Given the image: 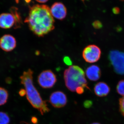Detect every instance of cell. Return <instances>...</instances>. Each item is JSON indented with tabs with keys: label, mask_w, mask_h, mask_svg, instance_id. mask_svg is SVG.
<instances>
[{
	"label": "cell",
	"mask_w": 124,
	"mask_h": 124,
	"mask_svg": "<svg viewBox=\"0 0 124 124\" xmlns=\"http://www.w3.org/2000/svg\"><path fill=\"white\" fill-rule=\"evenodd\" d=\"M9 122V117L7 113L0 112V124H8Z\"/></svg>",
	"instance_id": "5bb4252c"
},
{
	"label": "cell",
	"mask_w": 124,
	"mask_h": 124,
	"mask_svg": "<svg viewBox=\"0 0 124 124\" xmlns=\"http://www.w3.org/2000/svg\"><path fill=\"white\" fill-rule=\"evenodd\" d=\"M50 11L53 16L59 20H63L67 16L66 8L61 2L54 3L51 7Z\"/></svg>",
	"instance_id": "30bf717a"
},
{
	"label": "cell",
	"mask_w": 124,
	"mask_h": 124,
	"mask_svg": "<svg viewBox=\"0 0 124 124\" xmlns=\"http://www.w3.org/2000/svg\"><path fill=\"white\" fill-rule=\"evenodd\" d=\"M101 54V50L99 47L95 45H89L84 49L82 57L85 62L93 63L99 60Z\"/></svg>",
	"instance_id": "52a82bcc"
},
{
	"label": "cell",
	"mask_w": 124,
	"mask_h": 124,
	"mask_svg": "<svg viewBox=\"0 0 124 124\" xmlns=\"http://www.w3.org/2000/svg\"><path fill=\"white\" fill-rule=\"evenodd\" d=\"M56 76L52 71L48 70L43 71L38 76L39 85L43 88H52L57 82Z\"/></svg>",
	"instance_id": "8992f818"
},
{
	"label": "cell",
	"mask_w": 124,
	"mask_h": 124,
	"mask_svg": "<svg viewBox=\"0 0 124 124\" xmlns=\"http://www.w3.org/2000/svg\"><path fill=\"white\" fill-rule=\"evenodd\" d=\"M17 45L15 38L13 36L6 34L0 38V48L6 52H10L15 48Z\"/></svg>",
	"instance_id": "9c48e42d"
},
{
	"label": "cell",
	"mask_w": 124,
	"mask_h": 124,
	"mask_svg": "<svg viewBox=\"0 0 124 124\" xmlns=\"http://www.w3.org/2000/svg\"><path fill=\"white\" fill-rule=\"evenodd\" d=\"M81 0L83 1V2H84L85 0Z\"/></svg>",
	"instance_id": "83f0119b"
},
{
	"label": "cell",
	"mask_w": 124,
	"mask_h": 124,
	"mask_svg": "<svg viewBox=\"0 0 124 124\" xmlns=\"http://www.w3.org/2000/svg\"><path fill=\"white\" fill-rule=\"evenodd\" d=\"M19 93L21 97H23L26 95V93L25 89H22L19 90Z\"/></svg>",
	"instance_id": "7402d4cb"
},
{
	"label": "cell",
	"mask_w": 124,
	"mask_h": 124,
	"mask_svg": "<svg viewBox=\"0 0 124 124\" xmlns=\"http://www.w3.org/2000/svg\"><path fill=\"white\" fill-rule=\"evenodd\" d=\"M121 1H124V0H121Z\"/></svg>",
	"instance_id": "f1b7e54d"
},
{
	"label": "cell",
	"mask_w": 124,
	"mask_h": 124,
	"mask_svg": "<svg viewBox=\"0 0 124 124\" xmlns=\"http://www.w3.org/2000/svg\"><path fill=\"white\" fill-rule=\"evenodd\" d=\"M65 85L71 92H76L79 87L85 88L90 90L85 79L84 71L77 66H71L65 70L64 72Z\"/></svg>",
	"instance_id": "3957f363"
},
{
	"label": "cell",
	"mask_w": 124,
	"mask_h": 124,
	"mask_svg": "<svg viewBox=\"0 0 124 124\" xmlns=\"http://www.w3.org/2000/svg\"><path fill=\"white\" fill-rule=\"evenodd\" d=\"M119 110L121 114L124 116V96L121 98L119 100Z\"/></svg>",
	"instance_id": "2e32d148"
},
{
	"label": "cell",
	"mask_w": 124,
	"mask_h": 124,
	"mask_svg": "<svg viewBox=\"0 0 124 124\" xmlns=\"http://www.w3.org/2000/svg\"><path fill=\"white\" fill-rule=\"evenodd\" d=\"M22 20L19 13H5L0 15V28L8 29L13 27L17 29L21 27Z\"/></svg>",
	"instance_id": "277c9868"
},
{
	"label": "cell",
	"mask_w": 124,
	"mask_h": 124,
	"mask_svg": "<svg viewBox=\"0 0 124 124\" xmlns=\"http://www.w3.org/2000/svg\"><path fill=\"white\" fill-rule=\"evenodd\" d=\"M108 58L116 73L124 75V53L117 50H111L108 54Z\"/></svg>",
	"instance_id": "5b68a950"
},
{
	"label": "cell",
	"mask_w": 124,
	"mask_h": 124,
	"mask_svg": "<svg viewBox=\"0 0 124 124\" xmlns=\"http://www.w3.org/2000/svg\"><path fill=\"white\" fill-rule=\"evenodd\" d=\"M93 104V103L90 100H86L84 103V106L85 108H89L91 107Z\"/></svg>",
	"instance_id": "d6986e66"
},
{
	"label": "cell",
	"mask_w": 124,
	"mask_h": 124,
	"mask_svg": "<svg viewBox=\"0 0 124 124\" xmlns=\"http://www.w3.org/2000/svg\"><path fill=\"white\" fill-rule=\"evenodd\" d=\"M95 95L99 97H103L108 95L110 91V87L104 82H98L94 88Z\"/></svg>",
	"instance_id": "7c38bea8"
},
{
	"label": "cell",
	"mask_w": 124,
	"mask_h": 124,
	"mask_svg": "<svg viewBox=\"0 0 124 124\" xmlns=\"http://www.w3.org/2000/svg\"><path fill=\"white\" fill-rule=\"evenodd\" d=\"M8 97V91L4 88L0 87V106L7 102Z\"/></svg>",
	"instance_id": "4fadbf2b"
},
{
	"label": "cell",
	"mask_w": 124,
	"mask_h": 124,
	"mask_svg": "<svg viewBox=\"0 0 124 124\" xmlns=\"http://www.w3.org/2000/svg\"><path fill=\"white\" fill-rule=\"evenodd\" d=\"M26 1L27 2H29L31 1V0H26Z\"/></svg>",
	"instance_id": "484cf974"
},
{
	"label": "cell",
	"mask_w": 124,
	"mask_h": 124,
	"mask_svg": "<svg viewBox=\"0 0 124 124\" xmlns=\"http://www.w3.org/2000/svg\"><path fill=\"white\" fill-rule=\"evenodd\" d=\"M24 22L39 37L44 36L54 28V21L50 9L46 5H36L30 7Z\"/></svg>",
	"instance_id": "6da1fadb"
},
{
	"label": "cell",
	"mask_w": 124,
	"mask_h": 124,
	"mask_svg": "<svg viewBox=\"0 0 124 124\" xmlns=\"http://www.w3.org/2000/svg\"><path fill=\"white\" fill-rule=\"evenodd\" d=\"M112 11L113 14L117 15L120 13V10L119 7H115L112 8Z\"/></svg>",
	"instance_id": "44dd1931"
},
{
	"label": "cell",
	"mask_w": 124,
	"mask_h": 124,
	"mask_svg": "<svg viewBox=\"0 0 124 124\" xmlns=\"http://www.w3.org/2000/svg\"><path fill=\"white\" fill-rule=\"evenodd\" d=\"M16 2L17 3H18L19 2V0H16Z\"/></svg>",
	"instance_id": "4316f807"
},
{
	"label": "cell",
	"mask_w": 124,
	"mask_h": 124,
	"mask_svg": "<svg viewBox=\"0 0 124 124\" xmlns=\"http://www.w3.org/2000/svg\"><path fill=\"white\" fill-rule=\"evenodd\" d=\"M99 124V123H98V122H94V123H93V124Z\"/></svg>",
	"instance_id": "d4e9b609"
},
{
	"label": "cell",
	"mask_w": 124,
	"mask_h": 124,
	"mask_svg": "<svg viewBox=\"0 0 124 124\" xmlns=\"http://www.w3.org/2000/svg\"><path fill=\"white\" fill-rule=\"evenodd\" d=\"M93 26L94 28L96 29H100L103 27L102 24L99 20H95L93 23Z\"/></svg>",
	"instance_id": "e0dca14e"
},
{
	"label": "cell",
	"mask_w": 124,
	"mask_h": 124,
	"mask_svg": "<svg viewBox=\"0 0 124 124\" xmlns=\"http://www.w3.org/2000/svg\"><path fill=\"white\" fill-rule=\"evenodd\" d=\"M63 62L64 63L68 66H71L72 64V62L70 58L67 56H66L63 58Z\"/></svg>",
	"instance_id": "ac0fdd59"
},
{
	"label": "cell",
	"mask_w": 124,
	"mask_h": 124,
	"mask_svg": "<svg viewBox=\"0 0 124 124\" xmlns=\"http://www.w3.org/2000/svg\"><path fill=\"white\" fill-rule=\"evenodd\" d=\"M116 91L119 94L124 96V80L120 81L116 86Z\"/></svg>",
	"instance_id": "9a60e30c"
},
{
	"label": "cell",
	"mask_w": 124,
	"mask_h": 124,
	"mask_svg": "<svg viewBox=\"0 0 124 124\" xmlns=\"http://www.w3.org/2000/svg\"><path fill=\"white\" fill-rule=\"evenodd\" d=\"M85 74L89 80L96 81L101 77V70L100 68L97 65H92L86 69Z\"/></svg>",
	"instance_id": "8fae6325"
},
{
	"label": "cell",
	"mask_w": 124,
	"mask_h": 124,
	"mask_svg": "<svg viewBox=\"0 0 124 124\" xmlns=\"http://www.w3.org/2000/svg\"><path fill=\"white\" fill-rule=\"evenodd\" d=\"M31 122L34 124H37L38 123V119L35 116H32L31 118Z\"/></svg>",
	"instance_id": "603a6c76"
},
{
	"label": "cell",
	"mask_w": 124,
	"mask_h": 124,
	"mask_svg": "<svg viewBox=\"0 0 124 124\" xmlns=\"http://www.w3.org/2000/svg\"><path fill=\"white\" fill-rule=\"evenodd\" d=\"M76 91L78 94H82L84 92V89L83 87H79L76 89Z\"/></svg>",
	"instance_id": "ffe728a7"
},
{
	"label": "cell",
	"mask_w": 124,
	"mask_h": 124,
	"mask_svg": "<svg viewBox=\"0 0 124 124\" xmlns=\"http://www.w3.org/2000/svg\"><path fill=\"white\" fill-rule=\"evenodd\" d=\"M33 71L31 69L24 72L20 77L21 83L25 88L28 101L33 108L39 110L43 115L48 112L50 109L46 101L42 100L39 93L33 85Z\"/></svg>",
	"instance_id": "7a4b0ae2"
},
{
	"label": "cell",
	"mask_w": 124,
	"mask_h": 124,
	"mask_svg": "<svg viewBox=\"0 0 124 124\" xmlns=\"http://www.w3.org/2000/svg\"><path fill=\"white\" fill-rule=\"evenodd\" d=\"M49 102L55 108L63 107L66 106L67 102L66 95L62 91H55L50 95Z\"/></svg>",
	"instance_id": "ba28073f"
},
{
	"label": "cell",
	"mask_w": 124,
	"mask_h": 124,
	"mask_svg": "<svg viewBox=\"0 0 124 124\" xmlns=\"http://www.w3.org/2000/svg\"><path fill=\"white\" fill-rule=\"evenodd\" d=\"M37 2H40V3H45L47 2L49 0H36Z\"/></svg>",
	"instance_id": "cb8c5ba5"
}]
</instances>
